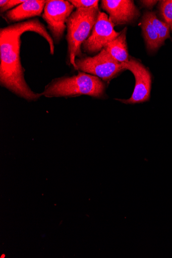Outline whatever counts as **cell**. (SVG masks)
<instances>
[{
    "label": "cell",
    "instance_id": "obj_10",
    "mask_svg": "<svg viewBox=\"0 0 172 258\" xmlns=\"http://www.w3.org/2000/svg\"><path fill=\"white\" fill-rule=\"evenodd\" d=\"M127 28L121 32L119 36L108 43L104 49L120 63L129 61V55L127 42Z\"/></svg>",
    "mask_w": 172,
    "mask_h": 258
},
{
    "label": "cell",
    "instance_id": "obj_1",
    "mask_svg": "<svg viewBox=\"0 0 172 258\" xmlns=\"http://www.w3.org/2000/svg\"><path fill=\"white\" fill-rule=\"evenodd\" d=\"M34 32L44 39L49 36L45 26L38 19L15 23L0 30V84L17 97L35 102L43 96L32 91L25 79V70L20 59L21 37Z\"/></svg>",
    "mask_w": 172,
    "mask_h": 258
},
{
    "label": "cell",
    "instance_id": "obj_14",
    "mask_svg": "<svg viewBox=\"0 0 172 258\" xmlns=\"http://www.w3.org/2000/svg\"><path fill=\"white\" fill-rule=\"evenodd\" d=\"M77 9L99 8V1L97 0H70L69 1Z\"/></svg>",
    "mask_w": 172,
    "mask_h": 258
},
{
    "label": "cell",
    "instance_id": "obj_13",
    "mask_svg": "<svg viewBox=\"0 0 172 258\" xmlns=\"http://www.w3.org/2000/svg\"><path fill=\"white\" fill-rule=\"evenodd\" d=\"M160 2V14L164 22L169 25L172 32V0Z\"/></svg>",
    "mask_w": 172,
    "mask_h": 258
},
{
    "label": "cell",
    "instance_id": "obj_9",
    "mask_svg": "<svg viewBox=\"0 0 172 258\" xmlns=\"http://www.w3.org/2000/svg\"><path fill=\"white\" fill-rule=\"evenodd\" d=\"M46 2L44 0H26L25 2L3 14V17L9 23H15L39 16L44 11Z\"/></svg>",
    "mask_w": 172,
    "mask_h": 258
},
{
    "label": "cell",
    "instance_id": "obj_15",
    "mask_svg": "<svg viewBox=\"0 0 172 258\" xmlns=\"http://www.w3.org/2000/svg\"><path fill=\"white\" fill-rule=\"evenodd\" d=\"M25 1H20V0H1L0 1V13L3 15L11 10V9H13L14 8H16L25 2Z\"/></svg>",
    "mask_w": 172,
    "mask_h": 258
},
{
    "label": "cell",
    "instance_id": "obj_4",
    "mask_svg": "<svg viewBox=\"0 0 172 258\" xmlns=\"http://www.w3.org/2000/svg\"><path fill=\"white\" fill-rule=\"evenodd\" d=\"M77 70L109 82L126 70L122 63L116 60L103 49L93 57L77 58Z\"/></svg>",
    "mask_w": 172,
    "mask_h": 258
},
{
    "label": "cell",
    "instance_id": "obj_2",
    "mask_svg": "<svg viewBox=\"0 0 172 258\" xmlns=\"http://www.w3.org/2000/svg\"><path fill=\"white\" fill-rule=\"evenodd\" d=\"M106 85L99 78L80 72L77 75L53 80L42 92L47 98H74L83 95L97 99L105 97Z\"/></svg>",
    "mask_w": 172,
    "mask_h": 258
},
{
    "label": "cell",
    "instance_id": "obj_12",
    "mask_svg": "<svg viewBox=\"0 0 172 258\" xmlns=\"http://www.w3.org/2000/svg\"><path fill=\"white\" fill-rule=\"evenodd\" d=\"M145 14L156 30L160 42L163 45L165 40L170 37V29L169 25L164 21L160 20L154 12H146Z\"/></svg>",
    "mask_w": 172,
    "mask_h": 258
},
{
    "label": "cell",
    "instance_id": "obj_3",
    "mask_svg": "<svg viewBox=\"0 0 172 258\" xmlns=\"http://www.w3.org/2000/svg\"><path fill=\"white\" fill-rule=\"evenodd\" d=\"M99 12V8L77 9L67 21L68 63L76 70V58L82 57V45L89 37Z\"/></svg>",
    "mask_w": 172,
    "mask_h": 258
},
{
    "label": "cell",
    "instance_id": "obj_8",
    "mask_svg": "<svg viewBox=\"0 0 172 258\" xmlns=\"http://www.w3.org/2000/svg\"><path fill=\"white\" fill-rule=\"evenodd\" d=\"M101 6L109 14V19L114 26L134 22L140 15L131 0H103Z\"/></svg>",
    "mask_w": 172,
    "mask_h": 258
},
{
    "label": "cell",
    "instance_id": "obj_16",
    "mask_svg": "<svg viewBox=\"0 0 172 258\" xmlns=\"http://www.w3.org/2000/svg\"><path fill=\"white\" fill-rule=\"evenodd\" d=\"M157 1H140L142 6L146 8L151 9L156 5Z\"/></svg>",
    "mask_w": 172,
    "mask_h": 258
},
{
    "label": "cell",
    "instance_id": "obj_5",
    "mask_svg": "<svg viewBox=\"0 0 172 258\" xmlns=\"http://www.w3.org/2000/svg\"><path fill=\"white\" fill-rule=\"evenodd\" d=\"M74 9L75 7L69 1H46L42 17L46 23L54 43H59L63 39L67 29V21L73 12Z\"/></svg>",
    "mask_w": 172,
    "mask_h": 258
},
{
    "label": "cell",
    "instance_id": "obj_11",
    "mask_svg": "<svg viewBox=\"0 0 172 258\" xmlns=\"http://www.w3.org/2000/svg\"><path fill=\"white\" fill-rule=\"evenodd\" d=\"M141 28L147 49L152 52L158 50L162 44L156 30L145 13L142 17Z\"/></svg>",
    "mask_w": 172,
    "mask_h": 258
},
{
    "label": "cell",
    "instance_id": "obj_6",
    "mask_svg": "<svg viewBox=\"0 0 172 258\" xmlns=\"http://www.w3.org/2000/svg\"><path fill=\"white\" fill-rule=\"evenodd\" d=\"M114 27L108 16L100 11L91 34L82 45L83 51L88 54L100 52L120 34L121 32H116Z\"/></svg>",
    "mask_w": 172,
    "mask_h": 258
},
{
    "label": "cell",
    "instance_id": "obj_7",
    "mask_svg": "<svg viewBox=\"0 0 172 258\" xmlns=\"http://www.w3.org/2000/svg\"><path fill=\"white\" fill-rule=\"evenodd\" d=\"M126 70H129L135 78V86L132 97L128 100L116 99L126 104H135L148 101L150 98L152 77L147 70L138 60L130 58L123 62Z\"/></svg>",
    "mask_w": 172,
    "mask_h": 258
}]
</instances>
